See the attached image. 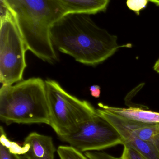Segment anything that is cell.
<instances>
[{
  "mask_svg": "<svg viewBox=\"0 0 159 159\" xmlns=\"http://www.w3.org/2000/svg\"><path fill=\"white\" fill-rule=\"evenodd\" d=\"M50 36L54 48L88 66L102 63L122 47L117 36L97 26L88 14H66L52 25Z\"/></svg>",
  "mask_w": 159,
  "mask_h": 159,
  "instance_id": "1",
  "label": "cell"
},
{
  "mask_svg": "<svg viewBox=\"0 0 159 159\" xmlns=\"http://www.w3.org/2000/svg\"><path fill=\"white\" fill-rule=\"evenodd\" d=\"M5 1L16 16L28 50L43 61H57L50 30L67 14L59 4L55 0Z\"/></svg>",
  "mask_w": 159,
  "mask_h": 159,
  "instance_id": "2",
  "label": "cell"
},
{
  "mask_svg": "<svg viewBox=\"0 0 159 159\" xmlns=\"http://www.w3.org/2000/svg\"><path fill=\"white\" fill-rule=\"evenodd\" d=\"M0 120L13 123L49 125L45 81L38 77L22 80L0 89Z\"/></svg>",
  "mask_w": 159,
  "mask_h": 159,
  "instance_id": "3",
  "label": "cell"
},
{
  "mask_svg": "<svg viewBox=\"0 0 159 159\" xmlns=\"http://www.w3.org/2000/svg\"><path fill=\"white\" fill-rule=\"evenodd\" d=\"M45 81L49 125L58 137L76 132L81 124L97 114L89 102L71 95L56 80Z\"/></svg>",
  "mask_w": 159,
  "mask_h": 159,
  "instance_id": "4",
  "label": "cell"
},
{
  "mask_svg": "<svg viewBox=\"0 0 159 159\" xmlns=\"http://www.w3.org/2000/svg\"><path fill=\"white\" fill-rule=\"evenodd\" d=\"M28 50L12 11L1 19L0 82L11 85L23 80L27 68L25 54Z\"/></svg>",
  "mask_w": 159,
  "mask_h": 159,
  "instance_id": "5",
  "label": "cell"
},
{
  "mask_svg": "<svg viewBox=\"0 0 159 159\" xmlns=\"http://www.w3.org/2000/svg\"><path fill=\"white\" fill-rule=\"evenodd\" d=\"M59 137L62 141L82 153L101 151L119 145H123L117 131L97 114L81 124L76 132Z\"/></svg>",
  "mask_w": 159,
  "mask_h": 159,
  "instance_id": "6",
  "label": "cell"
},
{
  "mask_svg": "<svg viewBox=\"0 0 159 159\" xmlns=\"http://www.w3.org/2000/svg\"><path fill=\"white\" fill-rule=\"evenodd\" d=\"M99 107L96 109L97 114L107 120L116 129L125 130L139 139L153 144L159 149V124L132 120Z\"/></svg>",
  "mask_w": 159,
  "mask_h": 159,
  "instance_id": "7",
  "label": "cell"
},
{
  "mask_svg": "<svg viewBox=\"0 0 159 159\" xmlns=\"http://www.w3.org/2000/svg\"><path fill=\"white\" fill-rule=\"evenodd\" d=\"M23 144L28 146L23 155L26 159H54L56 149L50 136L34 132L25 138Z\"/></svg>",
  "mask_w": 159,
  "mask_h": 159,
  "instance_id": "8",
  "label": "cell"
},
{
  "mask_svg": "<svg viewBox=\"0 0 159 159\" xmlns=\"http://www.w3.org/2000/svg\"><path fill=\"white\" fill-rule=\"evenodd\" d=\"M66 14L94 15L105 11L110 0H55Z\"/></svg>",
  "mask_w": 159,
  "mask_h": 159,
  "instance_id": "9",
  "label": "cell"
},
{
  "mask_svg": "<svg viewBox=\"0 0 159 159\" xmlns=\"http://www.w3.org/2000/svg\"><path fill=\"white\" fill-rule=\"evenodd\" d=\"M99 107L109 112L122 116L126 118L150 124H159V113L151 110L142 109L140 107L129 108L114 107L105 105L101 103L98 104Z\"/></svg>",
  "mask_w": 159,
  "mask_h": 159,
  "instance_id": "10",
  "label": "cell"
},
{
  "mask_svg": "<svg viewBox=\"0 0 159 159\" xmlns=\"http://www.w3.org/2000/svg\"><path fill=\"white\" fill-rule=\"evenodd\" d=\"M123 142V146L131 148L146 159H159V149L155 145L139 139L125 130L117 129Z\"/></svg>",
  "mask_w": 159,
  "mask_h": 159,
  "instance_id": "11",
  "label": "cell"
},
{
  "mask_svg": "<svg viewBox=\"0 0 159 159\" xmlns=\"http://www.w3.org/2000/svg\"><path fill=\"white\" fill-rule=\"evenodd\" d=\"M57 152L60 159H89L82 152L71 146H60Z\"/></svg>",
  "mask_w": 159,
  "mask_h": 159,
  "instance_id": "12",
  "label": "cell"
},
{
  "mask_svg": "<svg viewBox=\"0 0 159 159\" xmlns=\"http://www.w3.org/2000/svg\"><path fill=\"white\" fill-rule=\"evenodd\" d=\"M1 143L5 146L9 148L10 151L12 153L18 155H24L28 150V146L27 145L23 144V146H21L15 142L9 141L7 137L6 134L4 130L2 127H1Z\"/></svg>",
  "mask_w": 159,
  "mask_h": 159,
  "instance_id": "13",
  "label": "cell"
},
{
  "mask_svg": "<svg viewBox=\"0 0 159 159\" xmlns=\"http://www.w3.org/2000/svg\"><path fill=\"white\" fill-rule=\"evenodd\" d=\"M119 159H146L136 150L129 147L123 145V149Z\"/></svg>",
  "mask_w": 159,
  "mask_h": 159,
  "instance_id": "14",
  "label": "cell"
},
{
  "mask_svg": "<svg viewBox=\"0 0 159 159\" xmlns=\"http://www.w3.org/2000/svg\"><path fill=\"white\" fill-rule=\"evenodd\" d=\"M149 0H127V5L130 10L139 15L140 11L144 8Z\"/></svg>",
  "mask_w": 159,
  "mask_h": 159,
  "instance_id": "15",
  "label": "cell"
},
{
  "mask_svg": "<svg viewBox=\"0 0 159 159\" xmlns=\"http://www.w3.org/2000/svg\"><path fill=\"white\" fill-rule=\"evenodd\" d=\"M0 159H26L18 154L12 153L8 148L1 143L0 145Z\"/></svg>",
  "mask_w": 159,
  "mask_h": 159,
  "instance_id": "16",
  "label": "cell"
},
{
  "mask_svg": "<svg viewBox=\"0 0 159 159\" xmlns=\"http://www.w3.org/2000/svg\"><path fill=\"white\" fill-rule=\"evenodd\" d=\"M85 155L89 159H119V157H116L101 151H88L85 153Z\"/></svg>",
  "mask_w": 159,
  "mask_h": 159,
  "instance_id": "17",
  "label": "cell"
},
{
  "mask_svg": "<svg viewBox=\"0 0 159 159\" xmlns=\"http://www.w3.org/2000/svg\"><path fill=\"white\" fill-rule=\"evenodd\" d=\"M91 95L93 97L96 98H98L101 95V87L98 85H92L90 87Z\"/></svg>",
  "mask_w": 159,
  "mask_h": 159,
  "instance_id": "18",
  "label": "cell"
},
{
  "mask_svg": "<svg viewBox=\"0 0 159 159\" xmlns=\"http://www.w3.org/2000/svg\"><path fill=\"white\" fill-rule=\"evenodd\" d=\"M154 70L155 71L159 74V58L154 65Z\"/></svg>",
  "mask_w": 159,
  "mask_h": 159,
  "instance_id": "19",
  "label": "cell"
},
{
  "mask_svg": "<svg viewBox=\"0 0 159 159\" xmlns=\"http://www.w3.org/2000/svg\"><path fill=\"white\" fill-rule=\"evenodd\" d=\"M149 1L153 2L157 5L159 6V0H149Z\"/></svg>",
  "mask_w": 159,
  "mask_h": 159,
  "instance_id": "20",
  "label": "cell"
}]
</instances>
